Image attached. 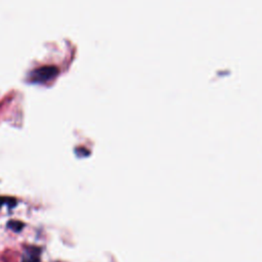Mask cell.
<instances>
[{"label":"cell","mask_w":262,"mask_h":262,"mask_svg":"<svg viewBox=\"0 0 262 262\" xmlns=\"http://www.w3.org/2000/svg\"><path fill=\"white\" fill-rule=\"evenodd\" d=\"M59 70L55 66H44V67L38 68L31 73L32 81L37 83H43L46 81H50L51 79L58 75Z\"/></svg>","instance_id":"6da1fadb"},{"label":"cell","mask_w":262,"mask_h":262,"mask_svg":"<svg viewBox=\"0 0 262 262\" xmlns=\"http://www.w3.org/2000/svg\"><path fill=\"white\" fill-rule=\"evenodd\" d=\"M7 228H9L11 230H14L16 232H20L24 229V224L21 221L10 220L7 224Z\"/></svg>","instance_id":"7a4b0ae2"},{"label":"cell","mask_w":262,"mask_h":262,"mask_svg":"<svg viewBox=\"0 0 262 262\" xmlns=\"http://www.w3.org/2000/svg\"><path fill=\"white\" fill-rule=\"evenodd\" d=\"M8 205L9 207H15L17 202L15 199H12V198H0V207H1L2 205Z\"/></svg>","instance_id":"3957f363"}]
</instances>
